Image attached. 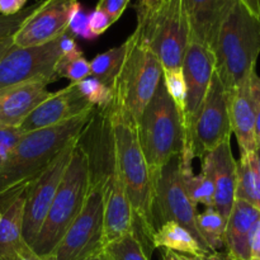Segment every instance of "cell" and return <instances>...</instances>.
I'll return each instance as SVG.
<instances>
[{"label":"cell","mask_w":260,"mask_h":260,"mask_svg":"<svg viewBox=\"0 0 260 260\" xmlns=\"http://www.w3.org/2000/svg\"><path fill=\"white\" fill-rule=\"evenodd\" d=\"M112 159L117 165L135 215V231L151 251L155 233L152 201L154 178L147 165L137 135V122L129 114L111 107L108 109Z\"/></svg>","instance_id":"obj_1"},{"label":"cell","mask_w":260,"mask_h":260,"mask_svg":"<svg viewBox=\"0 0 260 260\" xmlns=\"http://www.w3.org/2000/svg\"><path fill=\"white\" fill-rule=\"evenodd\" d=\"M94 111L56 126L23 134L0 168V205L27 189L68 145L80 140L93 121Z\"/></svg>","instance_id":"obj_2"},{"label":"cell","mask_w":260,"mask_h":260,"mask_svg":"<svg viewBox=\"0 0 260 260\" xmlns=\"http://www.w3.org/2000/svg\"><path fill=\"white\" fill-rule=\"evenodd\" d=\"M213 55L215 71L228 95L255 71L260 55V18L240 0L221 25Z\"/></svg>","instance_id":"obj_3"},{"label":"cell","mask_w":260,"mask_h":260,"mask_svg":"<svg viewBox=\"0 0 260 260\" xmlns=\"http://www.w3.org/2000/svg\"><path fill=\"white\" fill-rule=\"evenodd\" d=\"M91 172L93 168L89 154L78 142L47 217L30 248L36 254L41 256L52 255L56 246L83 208L90 187Z\"/></svg>","instance_id":"obj_4"},{"label":"cell","mask_w":260,"mask_h":260,"mask_svg":"<svg viewBox=\"0 0 260 260\" xmlns=\"http://www.w3.org/2000/svg\"><path fill=\"white\" fill-rule=\"evenodd\" d=\"M137 135L155 182L162 167L172 157L182 154L185 147L182 117L168 94L164 81L157 86L137 121Z\"/></svg>","instance_id":"obj_5"},{"label":"cell","mask_w":260,"mask_h":260,"mask_svg":"<svg viewBox=\"0 0 260 260\" xmlns=\"http://www.w3.org/2000/svg\"><path fill=\"white\" fill-rule=\"evenodd\" d=\"M135 33L156 55L162 69H180L190 42L183 0H160L150 9L136 10Z\"/></svg>","instance_id":"obj_6"},{"label":"cell","mask_w":260,"mask_h":260,"mask_svg":"<svg viewBox=\"0 0 260 260\" xmlns=\"http://www.w3.org/2000/svg\"><path fill=\"white\" fill-rule=\"evenodd\" d=\"M126 42V56L112 86L114 95L112 107L129 114L137 122L162 81V66L135 32Z\"/></svg>","instance_id":"obj_7"},{"label":"cell","mask_w":260,"mask_h":260,"mask_svg":"<svg viewBox=\"0 0 260 260\" xmlns=\"http://www.w3.org/2000/svg\"><path fill=\"white\" fill-rule=\"evenodd\" d=\"M104 177L91 172L90 187L85 202L52 256L55 260H84L103 251Z\"/></svg>","instance_id":"obj_8"},{"label":"cell","mask_w":260,"mask_h":260,"mask_svg":"<svg viewBox=\"0 0 260 260\" xmlns=\"http://www.w3.org/2000/svg\"><path fill=\"white\" fill-rule=\"evenodd\" d=\"M152 216L155 230L165 222H177L197 238L201 245L211 253L203 244L196 226L197 206L190 201L180 169V155L172 157L160 170L154 182Z\"/></svg>","instance_id":"obj_9"},{"label":"cell","mask_w":260,"mask_h":260,"mask_svg":"<svg viewBox=\"0 0 260 260\" xmlns=\"http://www.w3.org/2000/svg\"><path fill=\"white\" fill-rule=\"evenodd\" d=\"M79 141L80 140H76L68 145L38 175L37 179L30 183L25 189L23 239L29 248H32L40 230L42 229L48 210L52 205L53 198L65 174L66 168L70 162L74 147L78 145Z\"/></svg>","instance_id":"obj_10"},{"label":"cell","mask_w":260,"mask_h":260,"mask_svg":"<svg viewBox=\"0 0 260 260\" xmlns=\"http://www.w3.org/2000/svg\"><path fill=\"white\" fill-rule=\"evenodd\" d=\"M231 134L229 95L215 71L193 126L190 150L194 157L203 159L221 144L230 141Z\"/></svg>","instance_id":"obj_11"},{"label":"cell","mask_w":260,"mask_h":260,"mask_svg":"<svg viewBox=\"0 0 260 260\" xmlns=\"http://www.w3.org/2000/svg\"><path fill=\"white\" fill-rule=\"evenodd\" d=\"M58 38L35 47L13 46L0 60V90L28 81L53 83L57 79L56 65L62 56Z\"/></svg>","instance_id":"obj_12"},{"label":"cell","mask_w":260,"mask_h":260,"mask_svg":"<svg viewBox=\"0 0 260 260\" xmlns=\"http://www.w3.org/2000/svg\"><path fill=\"white\" fill-rule=\"evenodd\" d=\"M215 55L212 51L201 43L190 41L182 63L183 75L187 86L184 123L185 147L183 152H189L193 155L190 150L192 129L215 74Z\"/></svg>","instance_id":"obj_13"},{"label":"cell","mask_w":260,"mask_h":260,"mask_svg":"<svg viewBox=\"0 0 260 260\" xmlns=\"http://www.w3.org/2000/svg\"><path fill=\"white\" fill-rule=\"evenodd\" d=\"M79 0H40L37 8L13 35L15 47H35L57 40L68 32Z\"/></svg>","instance_id":"obj_14"},{"label":"cell","mask_w":260,"mask_h":260,"mask_svg":"<svg viewBox=\"0 0 260 260\" xmlns=\"http://www.w3.org/2000/svg\"><path fill=\"white\" fill-rule=\"evenodd\" d=\"M94 109L95 107L91 106L80 93L78 84L70 83L68 86L52 93L46 101L38 104L18 127V129L23 134H27L47 128L70 121Z\"/></svg>","instance_id":"obj_15"},{"label":"cell","mask_w":260,"mask_h":260,"mask_svg":"<svg viewBox=\"0 0 260 260\" xmlns=\"http://www.w3.org/2000/svg\"><path fill=\"white\" fill-rule=\"evenodd\" d=\"M260 108V76L256 71L231 94H229V112L233 134L240 147V155L256 150L255 127L256 114Z\"/></svg>","instance_id":"obj_16"},{"label":"cell","mask_w":260,"mask_h":260,"mask_svg":"<svg viewBox=\"0 0 260 260\" xmlns=\"http://www.w3.org/2000/svg\"><path fill=\"white\" fill-rule=\"evenodd\" d=\"M134 231V210L117 165L112 159L111 170L104 175L103 245H108Z\"/></svg>","instance_id":"obj_17"},{"label":"cell","mask_w":260,"mask_h":260,"mask_svg":"<svg viewBox=\"0 0 260 260\" xmlns=\"http://www.w3.org/2000/svg\"><path fill=\"white\" fill-rule=\"evenodd\" d=\"M239 0H183L190 41L213 52L218 32L230 10Z\"/></svg>","instance_id":"obj_18"},{"label":"cell","mask_w":260,"mask_h":260,"mask_svg":"<svg viewBox=\"0 0 260 260\" xmlns=\"http://www.w3.org/2000/svg\"><path fill=\"white\" fill-rule=\"evenodd\" d=\"M51 81H28L0 90V127L18 128L33 109L51 95Z\"/></svg>","instance_id":"obj_19"},{"label":"cell","mask_w":260,"mask_h":260,"mask_svg":"<svg viewBox=\"0 0 260 260\" xmlns=\"http://www.w3.org/2000/svg\"><path fill=\"white\" fill-rule=\"evenodd\" d=\"M207 165L215 185L213 208L228 220L234 203L236 189V160L231 151L230 141L216 147L202 159Z\"/></svg>","instance_id":"obj_20"},{"label":"cell","mask_w":260,"mask_h":260,"mask_svg":"<svg viewBox=\"0 0 260 260\" xmlns=\"http://www.w3.org/2000/svg\"><path fill=\"white\" fill-rule=\"evenodd\" d=\"M260 211L244 201L235 200L226 221L225 253L233 260H250V241Z\"/></svg>","instance_id":"obj_21"},{"label":"cell","mask_w":260,"mask_h":260,"mask_svg":"<svg viewBox=\"0 0 260 260\" xmlns=\"http://www.w3.org/2000/svg\"><path fill=\"white\" fill-rule=\"evenodd\" d=\"M24 202L25 189L5 201L0 210V260H13L27 245L23 239Z\"/></svg>","instance_id":"obj_22"},{"label":"cell","mask_w":260,"mask_h":260,"mask_svg":"<svg viewBox=\"0 0 260 260\" xmlns=\"http://www.w3.org/2000/svg\"><path fill=\"white\" fill-rule=\"evenodd\" d=\"M152 249H168L185 255L201 256L208 253L193 234L177 222H165L151 236Z\"/></svg>","instance_id":"obj_23"},{"label":"cell","mask_w":260,"mask_h":260,"mask_svg":"<svg viewBox=\"0 0 260 260\" xmlns=\"http://www.w3.org/2000/svg\"><path fill=\"white\" fill-rule=\"evenodd\" d=\"M235 200L244 201L260 211V172L255 151L240 155L236 161Z\"/></svg>","instance_id":"obj_24"},{"label":"cell","mask_w":260,"mask_h":260,"mask_svg":"<svg viewBox=\"0 0 260 260\" xmlns=\"http://www.w3.org/2000/svg\"><path fill=\"white\" fill-rule=\"evenodd\" d=\"M192 162L180 157V169H182L183 182L185 190L189 196L190 201L197 205L206 206V208H213L215 202V185H213L212 175L207 165L202 164V172L200 174H193Z\"/></svg>","instance_id":"obj_25"},{"label":"cell","mask_w":260,"mask_h":260,"mask_svg":"<svg viewBox=\"0 0 260 260\" xmlns=\"http://www.w3.org/2000/svg\"><path fill=\"white\" fill-rule=\"evenodd\" d=\"M226 218L215 208H206L205 212L197 213L196 226L203 244L211 253H221L225 249Z\"/></svg>","instance_id":"obj_26"},{"label":"cell","mask_w":260,"mask_h":260,"mask_svg":"<svg viewBox=\"0 0 260 260\" xmlns=\"http://www.w3.org/2000/svg\"><path fill=\"white\" fill-rule=\"evenodd\" d=\"M126 52L127 42L124 41L122 45L96 55L90 61V75L102 81L104 85L112 88L121 70Z\"/></svg>","instance_id":"obj_27"},{"label":"cell","mask_w":260,"mask_h":260,"mask_svg":"<svg viewBox=\"0 0 260 260\" xmlns=\"http://www.w3.org/2000/svg\"><path fill=\"white\" fill-rule=\"evenodd\" d=\"M103 253L108 260H150L151 255L136 231L109 243Z\"/></svg>","instance_id":"obj_28"},{"label":"cell","mask_w":260,"mask_h":260,"mask_svg":"<svg viewBox=\"0 0 260 260\" xmlns=\"http://www.w3.org/2000/svg\"><path fill=\"white\" fill-rule=\"evenodd\" d=\"M78 88L91 106L98 107L102 111H108L113 104L114 95L112 88L104 85L94 76H88L78 83Z\"/></svg>","instance_id":"obj_29"},{"label":"cell","mask_w":260,"mask_h":260,"mask_svg":"<svg viewBox=\"0 0 260 260\" xmlns=\"http://www.w3.org/2000/svg\"><path fill=\"white\" fill-rule=\"evenodd\" d=\"M56 76L66 78L71 83L78 84L90 76V62L84 57L81 51L70 56H61L56 65Z\"/></svg>","instance_id":"obj_30"},{"label":"cell","mask_w":260,"mask_h":260,"mask_svg":"<svg viewBox=\"0 0 260 260\" xmlns=\"http://www.w3.org/2000/svg\"><path fill=\"white\" fill-rule=\"evenodd\" d=\"M162 81L168 94L174 102L180 117H182L183 127L185 123V96H187V86H185L184 75L180 69H162ZM185 134V131H184Z\"/></svg>","instance_id":"obj_31"},{"label":"cell","mask_w":260,"mask_h":260,"mask_svg":"<svg viewBox=\"0 0 260 260\" xmlns=\"http://www.w3.org/2000/svg\"><path fill=\"white\" fill-rule=\"evenodd\" d=\"M38 2H36L35 4L29 5L28 8H24L22 12H19L18 14L14 15H2L0 14V40H4V38L12 37L18 29H19L20 25L23 24L25 19L29 17L33 13V10L37 8Z\"/></svg>","instance_id":"obj_32"},{"label":"cell","mask_w":260,"mask_h":260,"mask_svg":"<svg viewBox=\"0 0 260 260\" xmlns=\"http://www.w3.org/2000/svg\"><path fill=\"white\" fill-rule=\"evenodd\" d=\"M69 33H73V35L81 37L83 40H95V36L90 32V28H89V22H88V15L81 10V7H79L78 9L74 12L73 17H71L70 23H69L68 28Z\"/></svg>","instance_id":"obj_33"},{"label":"cell","mask_w":260,"mask_h":260,"mask_svg":"<svg viewBox=\"0 0 260 260\" xmlns=\"http://www.w3.org/2000/svg\"><path fill=\"white\" fill-rule=\"evenodd\" d=\"M23 132L18 128H9V127H0V159L5 160L13 147L15 146Z\"/></svg>","instance_id":"obj_34"},{"label":"cell","mask_w":260,"mask_h":260,"mask_svg":"<svg viewBox=\"0 0 260 260\" xmlns=\"http://www.w3.org/2000/svg\"><path fill=\"white\" fill-rule=\"evenodd\" d=\"M88 22H89V28H90V32L93 33L95 37L103 35L112 24H113V20L111 19L108 14L103 10L95 9L88 15Z\"/></svg>","instance_id":"obj_35"},{"label":"cell","mask_w":260,"mask_h":260,"mask_svg":"<svg viewBox=\"0 0 260 260\" xmlns=\"http://www.w3.org/2000/svg\"><path fill=\"white\" fill-rule=\"evenodd\" d=\"M128 3L129 0H99L96 8L106 12L113 23H116L122 17Z\"/></svg>","instance_id":"obj_36"},{"label":"cell","mask_w":260,"mask_h":260,"mask_svg":"<svg viewBox=\"0 0 260 260\" xmlns=\"http://www.w3.org/2000/svg\"><path fill=\"white\" fill-rule=\"evenodd\" d=\"M58 46H60V51L62 53V56H70L74 53H78L80 51L78 43L75 42L74 37L71 36V33L66 32L58 38Z\"/></svg>","instance_id":"obj_37"},{"label":"cell","mask_w":260,"mask_h":260,"mask_svg":"<svg viewBox=\"0 0 260 260\" xmlns=\"http://www.w3.org/2000/svg\"><path fill=\"white\" fill-rule=\"evenodd\" d=\"M28 0H0V14L14 15L24 9Z\"/></svg>","instance_id":"obj_38"},{"label":"cell","mask_w":260,"mask_h":260,"mask_svg":"<svg viewBox=\"0 0 260 260\" xmlns=\"http://www.w3.org/2000/svg\"><path fill=\"white\" fill-rule=\"evenodd\" d=\"M250 260H260V217L251 235Z\"/></svg>","instance_id":"obj_39"},{"label":"cell","mask_w":260,"mask_h":260,"mask_svg":"<svg viewBox=\"0 0 260 260\" xmlns=\"http://www.w3.org/2000/svg\"><path fill=\"white\" fill-rule=\"evenodd\" d=\"M206 255H207V254H206ZM206 255L192 256L185 255V254L175 253V251L168 250V249H162L161 260H206Z\"/></svg>","instance_id":"obj_40"},{"label":"cell","mask_w":260,"mask_h":260,"mask_svg":"<svg viewBox=\"0 0 260 260\" xmlns=\"http://www.w3.org/2000/svg\"><path fill=\"white\" fill-rule=\"evenodd\" d=\"M13 260H55L52 255L50 256H41L38 254H36L32 249L28 245H25L24 248L20 250V253L18 254Z\"/></svg>","instance_id":"obj_41"},{"label":"cell","mask_w":260,"mask_h":260,"mask_svg":"<svg viewBox=\"0 0 260 260\" xmlns=\"http://www.w3.org/2000/svg\"><path fill=\"white\" fill-rule=\"evenodd\" d=\"M255 17L260 18V0H240Z\"/></svg>","instance_id":"obj_42"},{"label":"cell","mask_w":260,"mask_h":260,"mask_svg":"<svg viewBox=\"0 0 260 260\" xmlns=\"http://www.w3.org/2000/svg\"><path fill=\"white\" fill-rule=\"evenodd\" d=\"M13 47V36L12 37L4 38V40H0V60H2L3 56Z\"/></svg>","instance_id":"obj_43"},{"label":"cell","mask_w":260,"mask_h":260,"mask_svg":"<svg viewBox=\"0 0 260 260\" xmlns=\"http://www.w3.org/2000/svg\"><path fill=\"white\" fill-rule=\"evenodd\" d=\"M160 0H139L136 5V10H145L150 9V8L155 7L156 4H159Z\"/></svg>","instance_id":"obj_44"},{"label":"cell","mask_w":260,"mask_h":260,"mask_svg":"<svg viewBox=\"0 0 260 260\" xmlns=\"http://www.w3.org/2000/svg\"><path fill=\"white\" fill-rule=\"evenodd\" d=\"M254 135H255V144H256V149H258V147H260V108L258 111V114H256L255 127H254Z\"/></svg>","instance_id":"obj_45"},{"label":"cell","mask_w":260,"mask_h":260,"mask_svg":"<svg viewBox=\"0 0 260 260\" xmlns=\"http://www.w3.org/2000/svg\"><path fill=\"white\" fill-rule=\"evenodd\" d=\"M206 260H233L226 255V253H212L206 255Z\"/></svg>","instance_id":"obj_46"},{"label":"cell","mask_w":260,"mask_h":260,"mask_svg":"<svg viewBox=\"0 0 260 260\" xmlns=\"http://www.w3.org/2000/svg\"><path fill=\"white\" fill-rule=\"evenodd\" d=\"M84 260H107V256L104 255V253L102 251V253L95 254V255H91V256H89V258H86Z\"/></svg>","instance_id":"obj_47"},{"label":"cell","mask_w":260,"mask_h":260,"mask_svg":"<svg viewBox=\"0 0 260 260\" xmlns=\"http://www.w3.org/2000/svg\"><path fill=\"white\" fill-rule=\"evenodd\" d=\"M255 155H256V160H258V167H259V172H260V147L255 150Z\"/></svg>","instance_id":"obj_48"},{"label":"cell","mask_w":260,"mask_h":260,"mask_svg":"<svg viewBox=\"0 0 260 260\" xmlns=\"http://www.w3.org/2000/svg\"><path fill=\"white\" fill-rule=\"evenodd\" d=\"M3 161H4V160H3V159H0V168H2V164H3Z\"/></svg>","instance_id":"obj_49"},{"label":"cell","mask_w":260,"mask_h":260,"mask_svg":"<svg viewBox=\"0 0 260 260\" xmlns=\"http://www.w3.org/2000/svg\"><path fill=\"white\" fill-rule=\"evenodd\" d=\"M0 217H2V212H0Z\"/></svg>","instance_id":"obj_50"},{"label":"cell","mask_w":260,"mask_h":260,"mask_svg":"<svg viewBox=\"0 0 260 260\" xmlns=\"http://www.w3.org/2000/svg\"><path fill=\"white\" fill-rule=\"evenodd\" d=\"M107 260H108V259H107Z\"/></svg>","instance_id":"obj_51"}]
</instances>
